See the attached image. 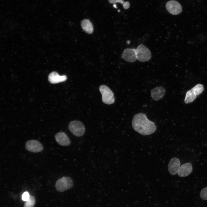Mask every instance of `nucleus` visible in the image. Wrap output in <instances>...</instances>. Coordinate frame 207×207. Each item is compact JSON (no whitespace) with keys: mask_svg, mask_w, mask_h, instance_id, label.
<instances>
[{"mask_svg":"<svg viewBox=\"0 0 207 207\" xmlns=\"http://www.w3.org/2000/svg\"><path fill=\"white\" fill-rule=\"evenodd\" d=\"M67 77L65 75H60L56 72H53L51 73L48 76L49 82L53 84H56L66 81Z\"/></svg>","mask_w":207,"mask_h":207,"instance_id":"4468645a","label":"nucleus"},{"mask_svg":"<svg viewBox=\"0 0 207 207\" xmlns=\"http://www.w3.org/2000/svg\"><path fill=\"white\" fill-rule=\"evenodd\" d=\"M68 129L72 134L77 137L82 136L85 133V129L84 125L81 122L78 120L70 122Z\"/></svg>","mask_w":207,"mask_h":207,"instance_id":"423d86ee","label":"nucleus"},{"mask_svg":"<svg viewBox=\"0 0 207 207\" xmlns=\"http://www.w3.org/2000/svg\"><path fill=\"white\" fill-rule=\"evenodd\" d=\"M113 6H114V7L115 8H117L116 4H114L113 5Z\"/></svg>","mask_w":207,"mask_h":207,"instance_id":"aec40b11","label":"nucleus"},{"mask_svg":"<svg viewBox=\"0 0 207 207\" xmlns=\"http://www.w3.org/2000/svg\"><path fill=\"white\" fill-rule=\"evenodd\" d=\"M109 3H119L123 5V8L125 9H127L129 8L130 4L128 2H124L122 0H108Z\"/></svg>","mask_w":207,"mask_h":207,"instance_id":"f3484780","label":"nucleus"},{"mask_svg":"<svg viewBox=\"0 0 207 207\" xmlns=\"http://www.w3.org/2000/svg\"><path fill=\"white\" fill-rule=\"evenodd\" d=\"M26 149L28 151L33 153H39L43 150V147L39 141L35 140L27 141L25 143Z\"/></svg>","mask_w":207,"mask_h":207,"instance_id":"0eeeda50","label":"nucleus"},{"mask_svg":"<svg viewBox=\"0 0 207 207\" xmlns=\"http://www.w3.org/2000/svg\"><path fill=\"white\" fill-rule=\"evenodd\" d=\"M135 53L137 59L141 62L148 61L151 58L150 51L142 44L139 45L135 49Z\"/></svg>","mask_w":207,"mask_h":207,"instance_id":"7ed1b4c3","label":"nucleus"},{"mask_svg":"<svg viewBox=\"0 0 207 207\" xmlns=\"http://www.w3.org/2000/svg\"><path fill=\"white\" fill-rule=\"evenodd\" d=\"M167 11L171 14L177 15L180 14L182 11L181 5L177 1L171 0L168 1L166 5Z\"/></svg>","mask_w":207,"mask_h":207,"instance_id":"6e6552de","label":"nucleus"},{"mask_svg":"<svg viewBox=\"0 0 207 207\" xmlns=\"http://www.w3.org/2000/svg\"><path fill=\"white\" fill-rule=\"evenodd\" d=\"M73 185V182L71 178L69 177H63L56 181L55 187L56 190L62 192L71 188Z\"/></svg>","mask_w":207,"mask_h":207,"instance_id":"20e7f679","label":"nucleus"},{"mask_svg":"<svg viewBox=\"0 0 207 207\" xmlns=\"http://www.w3.org/2000/svg\"><path fill=\"white\" fill-rule=\"evenodd\" d=\"M30 195L27 191L24 192L22 195V199L24 201H26L28 200L29 199Z\"/></svg>","mask_w":207,"mask_h":207,"instance_id":"6ab92c4d","label":"nucleus"},{"mask_svg":"<svg viewBox=\"0 0 207 207\" xmlns=\"http://www.w3.org/2000/svg\"><path fill=\"white\" fill-rule=\"evenodd\" d=\"M165 89L162 87H158L153 89L151 91L152 97L155 101H158L162 99L165 95Z\"/></svg>","mask_w":207,"mask_h":207,"instance_id":"f8f14e48","label":"nucleus"},{"mask_svg":"<svg viewBox=\"0 0 207 207\" xmlns=\"http://www.w3.org/2000/svg\"><path fill=\"white\" fill-rule=\"evenodd\" d=\"M200 196L202 199L207 200V187L201 190L200 193Z\"/></svg>","mask_w":207,"mask_h":207,"instance_id":"a211bd4d","label":"nucleus"},{"mask_svg":"<svg viewBox=\"0 0 207 207\" xmlns=\"http://www.w3.org/2000/svg\"><path fill=\"white\" fill-rule=\"evenodd\" d=\"M81 26L83 29L87 33L90 34L93 32V25L89 20H83L81 22Z\"/></svg>","mask_w":207,"mask_h":207,"instance_id":"2eb2a0df","label":"nucleus"},{"mask_svg":"<svg viewBox=\"0 0 207 207\" xmlns=\"http://www.w3.org/2000/svg\"><path fill=\"white\" fill-rule=\"evenodd\" d=\"M55 137L57 142L61 145L67 146L70 144L71 142L69 137L64 132H58L56 134Z\"/></svg>","mask_w":207,"mask_h":207,"instance_id":"9b49d317","label":"nucleus"},{"mask_svg":"<svg viewBox=\"0 0 207 207\" xmlns=\"http://www.w3.org/2000/svg\"><path fill=\"white\" fill-rule=\"evenodd\" d=\"M35 203V199L34 197L32 195H30L29 200L26 201L24 207H33Z\"/></svg>","mask_w":207,"mask_h":207,"instance_id":"dca6fc26","label":"nucleus"},{"mask_svg":"<svg viewBox=\"0 0 207 207\" xmlns=\"http://www.w3.org/2000/svg\"><path fill=\"white\" fill-rule=\"evenodd\" d=\"M193 170L192 164L189 163H185L181 166L177 172L180 177H185L189 175Z\"/></svg>","mask_w":207,"mask_h":207,"instance_id":"ddd939ff","label":"nucleus"},{"mask_svg":"<svg viewBox=\"0 0 207 207\" xmlns=\"http://www.w3.org/2000/svg\"><path fill=\"white\" fill-rule=\"evenodd\" d=\"M132 124L135 131L143 135H150L156 129L154 123L149 120L145 114L142 113L134 115Z\"/></svg>","mask_w":207,"mask_h":207,"instance_id":"f257e3e1","label":"nucleus"},{"mask_svg":"<svg viewBox=\"0 0 207 207\" xmlns=\"http://www.w3.org/2000/svg\"><path fill=\"white\" fill-rule=\"evenodd\" d=\"M203 85L198 84L188 91L186 94L184 99L185 102L187 104L193 101L196 98L197 96L200 95L204 90Z\"/></svg>","mask_w":207,"mask_h":207,"instance_id":"f03ea898","label":"nucleus"},{"mask_svg":"<svg viewBox=\"0 0 207 207\" xmlns=\"http://www.w3.org/2000/svg\"><path fill=\"white\" fill-rule=\"evenodd\" d=\"M180 162L178 158L176 157L171 158L168 166V169L169 173L172 175L176 174L180 168Z\"/></svg>","mask_w":207,"mask_h":207,"instance_id":"9d476101","label":"nucleus"},{"mask_svg":"<svg viewBox=\"0 0 207 207\" xmlns=\"http://www.w3.org/2000/svg\"><path fill=\"white\" fill-rule=\"evenodd\" d=\"M135 49L131 48L125 49L122 53V58L128 62H135L137 60Z\"/></svg>","mask_w":207,"mask_h":207,"instance_id":"1a4fd4ad","label":"nucleus"},{"mask_svg":"<svg viewBox=\"0 0 207 207\" xmlns=\"http://www.w3.org/2000/svg\"><path fill=\"white\" fill-rule=\"evenodd\" d=\"M99 91L102 95V99L105 103L111 104L115 101L114 93L107 86L102 85L99 87Z\"/></svg>","mask_w":207,"mask_h":207,"instance_id":"39448f33","label":"nucleus"}]
</instances>
